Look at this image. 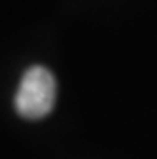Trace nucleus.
Here are the masks:
<instances>
[{
	"instance_id": "f257e3e1",
	"label": "nucleus",
	"mask_w": 157,
	"mask_h": 159,
	"mask_svg": "<svg viewBox=\"0 0 157 159\" xmlns=\"http://www.w3.org/2000/svg\"><path fill=\"white\" fill-rule=\"evenodd\" d=\"M57 84L53 74L44 66L29 68L15 93V110L27 119H40L53 110Z\"/></svg>"
}]
</instances>
